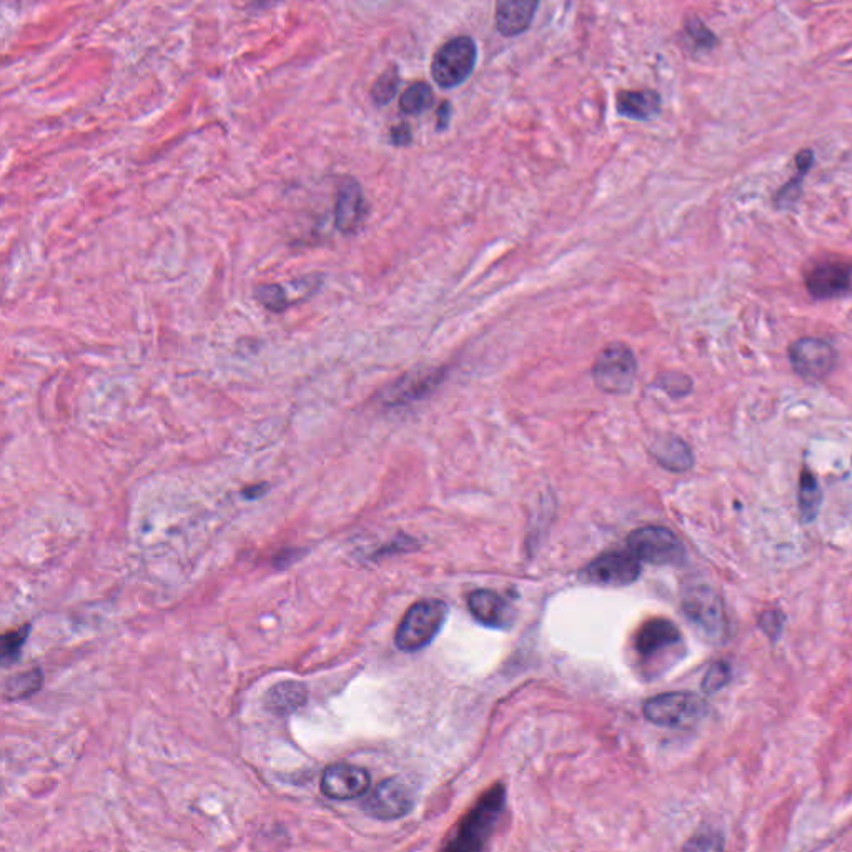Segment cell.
Instances as JSON below:
<instances>
[{
    "instance_id": "cell-24",
    "label": "cell",
    "mask_w": 852,
    "mask_h": 852,
    "mask_svg": "<svg viewBox=\"0 0 852 852\" xmlns=\"http://www.w3.org/2000/svg\"><path fill=\"white\" fill-rule=\"evenodd\" d=\"M42 688V673L39 669H32L29 673L15 674L5 683L4 696L5 699H22L27 698L35 691Z\"/></svg>"
},
{
    "instance_id": "cell-25",
    "label": "cell",
    "mask_w": 852,
    "mask_h": 852,
    "mask_svg": "<svg viewBox=\"0 0 852 852\" xmlns=\"http://www.w3.org/2000/svg\"><path fill=\"white\" fill-rule=\"evenodd\" d=\"M255 298L260 305H263L270 312L280 313L293 305L292 297L288 295L285 285H277V283L260 285L255 290Z\"/></svg>"
},
{
    "instance_id": "cell-35",
    "label": "cell",
    "mask_w": 852,
    "mask_h": 852,
    "mask_svg": "<svg viewBox=\"0 0 852 852\" xmlns=\"http://www.w3.org/2000/svg\"><path fill=\"white\" fill-rule=\"evenodd\" d=\"M273 2H278V0H255V7H262V9H265V7H270Z\"/></svg>"
},
{
    "instance_id": "cell-1",
    "label": "cell",
    "mask_w": 852,
    "mask_h": 852,
    "mask_svg": "<svg viewBox=\"0 0 852 852\" xmlns=\"http://www.w3.org/2000/svg\"><path fill=\"white\" fill-rule=\"evenodd\" d=\"M505 808V788L495 786L466 814L455 838L446 846L448 851H480L495 831L496 823Z\"/></svg>"
},
{
    "instance_id": "cell-32",
    "label": "cell",
    "mask_w": 852,
    "mask_h": 852,
    "mask_svg": "<svg viewBox=\"0 0 852 852\" xmlns=\"http://www.w3.org/2000/svg\"><path fill=\"white\" fill-rule=\"evenodd\" d=\"M766 618H768L769 623L761 620V626H763V630L768 633L769 636L778 635L779 631H781V625H783V616L778 615L776 611H768L766 613Z\"/></svg>"
},
{
    "instance_id": "cell-27",
    "label": "cell",
    "mask_w": 852,
    "mask_h": 852,
    "mask_svg": "<svg viewBox=\"0 0 852 852\" xmlns=\"http://www.w3.org/2000/svg\"><path fill=\"white\" fill-rule=\"evenodd\" d=\"M683 30L689 44L693 45V49L706 50L708 52V50L714 49L718 45L716 35L698 17H689L684 22Z\"/></svg>"
},
{
    "instance_id": "cell-5",
    "label": "cell",
    "mask_w": 852,
    "mask_h": 852,
    "mask_svg": "<svg viewBox=\"0 0 852 852\" xmlns=\"http://www.w3.org/2000/svg\"><path fill=\"white\" fill-rule=\"evenodd\" d=\"M478 47L468 35L448 40L436 50L431 60V75L441 89H455L465 84L475 70Z\"/></svg>"
},
{
    "instance_id": "cell-22",
    "label": "cell",
    "mask_w": 852,
    "mask_h": 852,
    "mask_svg": "<svg viewBox=\"0 0 852 852\" xmlns=\"http://www.w3.org/2000/svg\"><path fill=\"white\" fill-rule=\"evenodd\" d=\"M813 164V150L806 149L796 155V167H798V170H796V175L791 179V182L784 185L783 189L779 190L778 195H776V204H778V207H791V205L798 202L804 177L808 174L809 169L813 167Z\"/></svg>"
},
{
    "instance_id": "cell-17",
    "label": "cell",
    "mask_w": 852,
    "mask_h": 852,
    "mask_svg": "<svg viewBox=\"0 0 852 852\" xmlns=\"http://www.w3.org/2000/svg\"><path fill=\"white\" fill-rule=\"evenodd\" d=\"M471 615L488 628H506L513 621V608L496 591L476 590L468 600Z\"/></svg>"
},
{
    "instance_id": "cell-4",
    "label": "cell",
    "mask_w": 852,
    "mask_h": 852,
    "mask_svg": "<svg viewBox=\"0 0 852 852\" xmlns=\"http://www.w3.org/2000/svg\"><path fill=\"white\" fill-rule=\"evenodd\" d=\"M638 375L635 353L626 343H611L601 350L593 365L596 387L608 395H628Z\"/></svg>"
},
{
    "instance_id": "cell-28",
    "label": "cell",
    "mask_w": 852,
    "mask_h": 852,
    "mask_svg": "<svg viewBox=\"0 0 852 852\" xmlns=\"http://www.w3.org/2000/svg\"><path fill=\"white\" fill-rule=\"evenodd\" d=\"M656 385L673 398L686 397L693 390L691 378L678 372H666L659 375Z\"/></svg>"
},
{
    "instance_id": "cell-16",
    "label": "cell",
    "mask_w": 852,
    "mask_h": 852,
    "mask_svg": "<svg viewBox=\"0 0 852 852\" xmlns=\"http://www.w3.org/2000/svg\"><path fill=\"white\" fill-rule=\"evenodd\" d=\"M540 0H496L495 25L503 37H518L530 29Z\"/></svg>"
},
{
    "instance_id": "cell-34",
    "label": "cell",
    "mask_w": 852,
    "mask_h": 852,
    "mask_svg": "<svg viewBox=\"0 0 852 852\" xmlns=\"http://www.w3.org/2000/svg\"><path fill=\"white\" fill-rule=\"evenodd\" d=\"M688 849H699V851H704V849H721L723 848V844L719 839H711L709 838H701V839H693L691 843L686 846Z\"/></svg>"
},
{
    "instance_id": "cell-15",
    "label": "cell",
    "mask_w": 852,
    "mask_h": 852,
    "mask_svg": "<svg viewBox=\"0 0 852 852\" xmlns=\"http://www.w3.org/2000/svg\"><path fill=\"white\" fill-rule=\"evenodd\" d=\"M367 215L362 185L355 179L343 180L335 200V227L345 235L357 232Z\"/></svg>"
},
{
    "instance_id": "cell-19",
    "label": "cell",
    "mask_w": 852,
    "mask_h": 852,
    "mask_svg": "<svg viewBox=\"0 0 852 852\" xmlns=\"http://www.w3.org/2000/svg\"><path fill=\"white\" fill-rule=\"evenodd\" d=\"M616 110L626 119L653 120L661 112V95L656 90H623L616 97Z\"/></svg>"
},
{
    "instance_id": "cell-8",
    "label": "cell",
    "mask_w": 852,
    "mask_h": 852,
    "mask_svg": "<svg viewBox=\"0 0 852 852\" xmlns=\"http://www.w3.org/2000/svg\"><path fill=\"white\" fill-rule=\"evenodd\" d=\"M794 372L808 382H821L838 365V352L823 338H799L789 347Z\"/></svg>"
},
{
    "instance_id": "cell-3",
    "label": "cell",
    "mask_w": 852,
    "mask_h": 852,
    "mask_svg": "<svg viewBox=\"0 0 852 852\" xmlns=\"http://www.w3.org/2000/svg\"><path fill=\"white\" fill-rule=\"evenodd\" d=\"M649 723L663 728H693L708 714V703L693 693H666L644 703Z\"/></svg>"
},
{
    "instance_id": "cell-13",
    "label": "cell",
    "mask_w": 852,
    "mask_h": 852,
    "mask_svg": "<svg viewBox=\"0 0 852 852\" xmlns=\"http://www.w3.org/2000/svg\"><path fill=\"white\" fill-rule=\"evenodd\" d=\"M852 282V268L839 262L814 265L806 275L808 292L818 300L836 298L848 292Z\"/></svg>"
},
{
    "instance_id": "cell-12",
    "label": "cell",
    "mask_w": 852,
    "mask_h": 852,
    "mask_svg": "<svg viewBox=\"0 0 852 852\" xmlns=\"http://www.w3.org/2000/svg\"><path fill=\"white\" fill-rule=\"evenodd\" d=\"M372 784L367 769L355 764L337 763L328 766L322 774V793L335 801H350L367 793Z\"/></svg>"
},
{
    "instance_id": "cell-20",
    "label": "cell",
    "mask_w": 852,
    "mask_h": 852,
    "mask_svg": "<svg viewBox=\"0 0 852 852\" xmlns=\"http://www.w3.org/2000/svg\"><path fill=\"white\" fill-rule=\"evenodd\" d=\"M307 688L297 681H283L267 694V708L275 714H290L307 703Z\"/></svg>"
},
{
    "instance_id": "cell-2",
    "label": "cell",
    "mask_w": 852,
    "mask_h": 852,
    "mask_svg": "<svg viewBox=\"0 0 852 852\" xmlns=\"http://www.w3.org/2000/svg\"><path fill=\"white\" fill-rule=\"evenodd\" d=\"M448 608L440 600L418 601L398 626L395 643L405 653H417L436 638L445 623Z\"/></svg>"
},
{
    "instance_id": "cell-30",
    "label": "cell",
    "mask_w": 852,
    "mask_h": 852,
    "mask_svg": "<svg viewBox=\"0 0 852 852\" xmlns=\"http://www.w3.org/2000/svg\"><path fill=\"white\" fill-rule=\"evenodd\" d=\"M27 635H29V626H24L20 630L10 631L2 638V661H4V664L12 663L17 659Z\"/></svg>"
},
{
    "instance_id": "cell-23",
    "label": "cell",
    "mask_w": 852,
    "mask_h": 852,
    "mask_svg": "<svg viewBox=\"0 0 852 852\" xmlns=\"http://www.w3.org/2000/svg\"><path fill=\"white\" fill-rule=\"evenodd\" d=\"M433 100H435V95H433L431 85L426 84V82H415V84L407 87V90L400 97V109H402L403 114L420 115L430 109Z\"/></svg>"
},
{
    "instance_id": "cell-11",
    "label": "cell",
    "mask_w": 852,
    "mask_h": 852,
    "mask_svg": "<svg viewBox=\"0 0 852 852\" xmlns=\"http://www.w3.org/2000/svg\"><path fill=\"white\" fill-rule=\"evenodd\" d=\"M684 615L708 638H721L724 628V610L721 598L708 586H694L683 598Z\"/></svg>"
},
{
    "instance_id": "cell-7",
    "label": "cell",
    "mask_w": 852,
    "mask_h": 852,
    "mask_svg": "<svg viewBox=\"0 0 852 852\" xmlns=\"http://www.w3.org/2000/svg\"><path fill=\"white\" fill-rule=\"evenodd\" d=\"M628 548L649 565H678L684 558L683 543L664 526H643L633 531Z\"/></svg>"
},
{
    "instance_id": "cell-29",
    "label": "cell",
    "mask_w": 852,
    "mask_h": 852,
    "mask_svg": "<svg viewBox=\"0 0 852 852\" xmlns=\"http://www.w3.org/2000/svg\"><path fill=\"white\" fill-rule=\"evenodd\" d=\"M729 679H731V666H729L728 663H724V661L714 663L713 666L708 669L706 676H704V693H716V691L723 689L724 686L729 683Z\"/></svg>"
},
{
    "instance_id": "cell-21",
    "label": "cell",
    "mask_w": 852,
    "mask_h": 852,
    "mask_svg": "<svg viewBox=\"0 0 852 852\" xmlns=\"http://www.w3.org/2000/svg\"><path fill=\"white\" fill-rule=\"evenodd\" d=\"M798 501L801 518H803L806 523L814 521V518L818 516L821 501H823V493H821V488H819L816 476H814L811 471L804 470L803 473H801V478H799Z\"/></svg>"
},
{
    "instance_id": "cell-31",
    "label": "cell",
    "mask_w": 852,
    "mask_h": 852,
    "mask_svg": "<svg viewBox=\"0 0 852 852\" xmlns=\"http://www.w3.org/2000/svg\"><path fill=\"white\" fill-rule=\"evenodd\" d=\"M390 139H392V144L397 145V147H405V145L412 144L413 135L410 125H395L392 132H390Z\"/></svg>"
},
{
    "instance_id": "cell-14",
    "label": "cell",
    "mask_w": 852,
    "mask_h": 852,
    "mask_svg": "<svg viewBox=\"0 0 852 852\" xmlns=\"http://www.w3.org/2000/svg\"><path fill=\"white\" fill-rule=\"evenodd\" d=\"M445 377V370H428V372L408 373L383 392V402L390 407H402L407 403L418 402L430 395Z\"/></svg>"
},
{
    "instance_id": "cell-33",
    "label": "cell",
    "mask_w": 852,
    "mask_h": 852,
    "mask_svg": "<svg viewBox=\"0 0 852 852\" xmlns=\"http://www.w3.org/2000/svg\"><path fill=\"white\" fill-rule=\"evenodd\" d=\"M451 119V104L450 102H443V104L438 107L436 110V120H438V124H436V130L441 132V130L448 129V125H450Z\"/></svg>"
},
{
    "instance_id": "cell-6",
    "label": "cell",
    "mask_w": 852,
    "mask_h": 852,
    "mask_svg": "<svg viewBox=\"0 0 852 852\" xmlns=\"http://www.w3.org/2000/svg\"><path fill=\"white\" fill-rule=\"evenodd\" d=\"M681 641L683 636L674 623L666 618H653L636 631L633 646L644 668H653L676 653Z\"/></svg>"
},
{
    "instance_id": "cell-18",
    "label": "cell",
    "mask_w": 852,
    "mask_h": 852,
    "mask_svg": "<svg viewBox=\"0 0 852 852\" xmlns=\"http://www.w3.org/2000/svg\"><path fill=\"white\" fill-rule=\"evenodd\" d=\"M659 466L673 473H684L694 465V455L688 443L676 435L659 436L649 448Z\"/></svg>"
},
{
    "instance_id": "cell-26",
    "label": "cell",
    "mask_w": 852,
    "mask_h": 852,
    "mask_svg": "<svg viewBox=\"0 0 852 852\" xmlns=\"http://www.w3.org/2000/svg\"><path fill=\"white\" fill-rule=\"evenodd\" d=\"M398 87H400V74H398L397 67H390L373 84L372 100L375 105L383 107V105L390 104L397 95Z\"/></svg>"
},
{
    "instance_id": "cell-10",
    "label": "cell",
    "mask_w": 852,
    "mask_h": 852,
    "mask_svg": "<svg viewBox=\"0 0 852 852\" xmlns=\"http://www.w3.org/2000/svg\"><path fill=\"white\" fill-rule=\"evenodd\" d=\"M415 804V794L403 778H388L373 789L363 803V809L373 818L393 821L407 816Z\"/></svg>"
},
{
    "instance_id": "cell-9",
    "label": "cell",
    "mask_w": 852,
    "mask_h": 852,
    "mask_svg": "<svg viewBox=\"0 0 852 852\" xmlns=\"http://www.w3.org/2000/svg\"><path fill=\"white\" fill-rule=\"evenodd\" d=\"M641 573V560L633 551L613 550L598 556L581 571L583 580L595 585L626 586L635 583Z\"/></svg>"
}]
</instances>
